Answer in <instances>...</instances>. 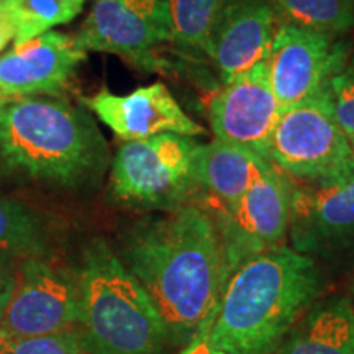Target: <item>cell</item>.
Segmentation results:
<instances>
[{
    "instance_id": "30bf717a",
    "label": "cell",
    "mask_w": 354,
    "mask_h": 354,
    "mask_svg": "<svg viewBox=\"0 0 354 354\" xmlns=\"http://www.w3.org/2000/svg\"><path fill=\"white\" fill-rule=\"evenodd\" d=\"M346 64V48L335 35L282 25L274 35L266 66L272 92L282 109L317 95Z\"/></svg>"
},
{
    "instance_id": "8fae6325",
    "label": "cell",
    "mask_w": 354,
    "mask_h": 354,
    "mask_svg": "<svg viewBox=\"0 0 354 354\" xmlns=\"http://www.w3.org/2000/svg\"><path fill=\"white\" fill-rule=\"evenodd\" d=\"M74 39L84 51L149 63L153 48L171 39L167 0H95Z\"/></svg>"
},
{
    "instance_id": "5b68a950",
    "label": "cell",
    "mask_w": 354,
    "mask_h": 354,
    "mask_svg": "<svg viewBox=\"0 0 354 354\" xmlns=\"http://www.w3.org/2000/svg\"><path fill=\"white\" fill-rule=\"evenodd\" d=\"M190 136L162 133L127 141L113 158L110 185L120 202L171 209L184 202L197 184Z\"/></svg>"
},
{
    "instance_id": "4fadbf2b",
    "label": "cell",
    "mask_w": 354,
    "mask_h": 354,
    "mask_svg": "<svg viewBox=\"0 0 354 354\" xmlns=\"http://www.w3.org/2000/svg\"><path fill=\"white\" fill-rule=\"evenodd\" d=\"M276 15L269 0H227L203 51L223 84L268 59Z\"/></svg>"
},
{
    "instance_id": "d4e9b609",
    "label": "cell",
    "mask_w": 354,
    "mask_h": 354,
    "mask_svg": "<svg viewBox=\"0 0 354 354\" xmlns=\"http://www.w3.org/2000/svg\"><path fill=\"white\" fill-rule=\"evenodd\" d=\"M13 261H15L13 256L0 251V310L7 302L8 295L12 292L13 281H15L17 266L13 264Z\"/></svg>"
},
{
    "instance_id": "2e32d148",
    "label": "cell",
    "mask_w": 354,
    "mask_h": 354,
    "mask_svg": "<svg viewBox=\"0 0 354 354\" xmlns=\"http://www.w3.org/2000/svg\"><path fill=\"white\" fill-rule=\"evenodd\" d=\"M268 166V159L251 149L221 140L194 149L197 184L209 190L223 209H232Z\"/></svg>"
},
{
    "instance_id": "7c38bea8",
    "label": "cell",
    "mask_w": 354,
    "mask_h": 354,
    "mask_svg": "<svg viewBox=\"0 0 354 354\" xmlns=\"http://www.w3.org/2000/svg\"><path fill=\"white\" fill-rule=\"evenodd\" d=\"M282 112L284 109L269 82L266 61L225 84L209 105L216 140L243 146L264 159Z\"/></svg>"
},
{
    "instance_id": "603a6c76",
    "label": "cell",
    "mask_w": 354,
    "mask_h": 354,
    "mask_svg": "<svg viewBox=\"0 0 354 354\" xmlns=\"http://www.w3.org/2000/svg\"><path fill=\"white\" fill-rule=\"evenodd\" d=\"M331 113L346 136L354 135V61L344 64L325 86Z\"/></svg>"
},
{
    "instance_id": "7a4b0ae2",
    "label": "cell",
    "mask_w": 354,
    "mask_h": 354,
    "mask_svg": "<svg viewBox=\"0 0 354 354\" xmlns=\"http://www.w3.org/2000/svg\"><path fill=\"white\" fill-rule=\"evenodd\" d=\"M312 256L274 246L230 272L209 322L212 343L228 354H272L318 299Z\"/></svg>"
},
{
    "instance_id": "ac0fdd59",
    "label": "cell",
    "mask_w": 354,
    "mask_h": 354,
    "mask_svg": "<svg viewBox=\"0 0 354 354\" xmlns=\"http://www.w3.org/2000/svg\"><path fill=\"white\" fill-rule=\"evenodd\" d=\"M286 24L338 35L354 25V0H269Z\"/></svg>"
},
{
    "instance_id": "5bb4252c",
    "label": "cell",
    "mask_w": 354,
    "mask_h": 354,
    "mask_svg": "<svg viewBox=\"0 0 354 354\" xmlns=\"http://www.w3.org/2000/svg\"><path fill=\"white\" fill-rule=\"evenodd\" d=\"M82 102L123 141L151 138L162 133L183 136L203 133L162 82L138 87L127 95H115L104 88Z\"/></svg>"
},
{
    "instance_id": "52a82bcc",
    "label": "cell",
    "mask_w": 354,
    "mask_h": 354,
    "mask_svg": "<svg viewBox=\"0 0 354 354\" xmlns=\"http://www.w3.org/2000/svg\"><path fill=\"white\" fill-rule=\"evenodd\" d=\"M292 183L271 162L232 209L220 207L215 221L227 276L251 256L277 246L289 232Z\"/></svg>"
},
{
    "instance_id": "6da1fadb",
    "label": "cell",
    "mask_w": 354,
    "mask_h": 354,
    "mask_svg": "<svg viewBox=\"0 0 354 354\" xmlns=\"http://www.w3.org/2000/svg\"><path fill=\"white\" fill-rule=\"evenodd\" d=\"M127 268L153 300L172 343L185 344L210 320L227 282L215 221L192 205L136 230Z\"/></svg>"
},
{
    "instance_id": "44dd1931",
    "label": "cell",
    "mask_w": 354,
    "mask_h": 354,
    "mask_svg": "<svg viewBox=\"0 0 354 354\" xmlns=\"http://www.w3.org/2000/svg\"><path fill=\"white\" fill-rule=\"evenodd\" d=\"M86 0H20L15 7V43L28 41L56 25L68 24L79 15Z\"/></svg>"
},
{
    "instance_id": "4316f807",
    "label": "cell",
    "mask_w": 354,
    "mask_h": 354,
    "mask_svg": "<svg viewBox=\"0 0 354 354\" xmlns=\"http://www.w3.org/2000/svg\"><path fill=\"white\" fill-rule=\"evenodd\" d=\"M20 0H0V7H15Z\"/></svg>"
},
{
    "instance_id": "ba28073f",
    "label": "cell",
    "mask_w": 354,
    "mask_h": 354,
    "mask_svg": "<svg viewBox=\"0 0 354 354\" xmlns=\"http://www.w3.org/2000/svg\"><path fill=\"white\" fill-rule=\"evenodd\" d=\"M292 184L289 232L294 250L331 253L354 241V159Z\"/></svg>"
},
{
    "instance_id": "ffe728a7",
    "label": "cell",
    "mask_w": 354,
    "mask_h": 354,
    "mask_svg": "<svg viewBox=\"0 0 354 354\" xmlns=\"http://www.w3.org/2000/svg\"><path fill=\"white\" fill-rule=\"evenodd\" d=\"M225 3L227 0H167L172 41L189 50L205 51Z\"/></svg>"
},
{
    "instance_id": "9c48e42d",
    "label": "cell",
    "mask_w": 354,
    "mask_h": 354,
    "mask_svg": "<svg viewBox=\"0 0 354 354\" xmlns=\"http://www.w3.org/2000/svg\"><path fill=\"white\" fill-rule=\"evenodd\" d=\"M77 286L41 258L17 266L15 281L0 310V335L41 336L73 330L77 323Z\"/></svg>"
},
{
    "instance_id": "f1b7e54d",
    "label": "cell",
    "mask_w": 354,
    "mask_h": 354,
    "mask_svg": "<svg viewBox=\"0 0 354 354\" xmlns=\"http://www.w3.org/2000/svg\"><path fill=\"white\" fill-rule=\"evenodd\" d=\"M348 140H349V145H351V149H353V154H354V135L348 136Z\"/></svg>"
},
{
    "instance_id": "e0dca14e",
    "label": "cell",
    "mask_w": 354,
    "mask_h": 354,
    "mask_svg": "<svg viewBox=\"0 0 354 354\" xmlns=\"http://www.w3.org/2000/svg\"><path fill=\"white\" fill-rule=\"evenodd\" d=\"M279 354H354V304L333 297L308 308L281 343Z\"/></svg>"
},
{
    "instance_id": "7402d4cb",
    "label": "cell",
    "mask_w": 354,
    "mask_h": 354,
    "mask_svg": "<svg viewBox=\"0 0 354 354\" xmlns=\"http://www.w3.org/2000/svg\"><path fill=\"white\" fill-rule=\"evenodd\" d=\"M0 354H88L81 331L66 330L41 336L0 335Z\"/></svg>"
},
{
    "instance_id": "3957f363",
    "label": "cell",
    "mask_w": 354,
    "mask_h": 354,
    "mask_svg": "<svg viewBox=\"0 0 354 354\" xmlns=\"http://www.w3.org/2000/svg\"><path fill=\"white\" fill-rule=\"evenodd\" d=\"M107 146L84 110L43 97L0 107V165L30 179L74 187L97 177Z\"/></svg>"
},
{
    "instance_id": "cb8c5ba5",
    "label": "cell",
    "mask_w": 354,
    "mask_h": 354,
    "mask_svg": "<svg viewBox=\"0 0 354 354\" xmlns=\"http://www.w3.org/2000/svg\"><path fill=\"white\" fill-rule=\"evenodd\" d=\"M209 322L210 320L203 323L201 330L184 344L183 351L179 354H228L227 351H223V349H220L218 346H215V344L212 343L209 335Z\"/></svg>"
},
{
    "instance_id": "277c9868",
    "label": "cell",
    "mask_w": 354,
    "mask_h": 354,
    "mask_svg": "<svg viewBox=\"0 0 354 354\" xmlns=\"http://www.w3.org/2000/svg\"><path fill=\"white\" fill-rule=\"evenodd\" d=\"M82 342L88 354H165V320L125 263L102 240L86 248L77 277Z\"/></svg>"
},
{
    "instance_id": "d6986e66",
    "label": "cell",
    "mask_w": 354,
    "mask_h": 354,
    "mask_svg": "<svg viewBox=\"0 0 354 354\" xmlns=\"http://www.w3.org/2000/svg\"><path fill=\"white\" fill-rule=\"evenodd\" d=\"M0 251L13 258H43L46 238L30 210L0 196Z\"/></svg>"
},
{
    "instance_id": "484cf974",
    "label": "cell",
    "mask_w": 354,
    "mask_h": 354,
    "mask_svg": "<svg viewBox=\"0 0 354 354\" xmlns=\"http://www.w3.org/2000/svg\"><path fill=\"white\" fill-rule=\"evenodd\" d=\"M17 13L13 7H0V51L7 48V44L17 35Z\"/></svg>"
},
{
    "instance_id": "8992f818",
    "label": "cell",
    "mask_w": 354,
    "mask_h": 354,
    "mask_svg": "<svg viewBox=\"0 0 354 354\" xmlns=\"http://www.w3.org/2000/svg\"><path fill=\"white\" fill-rule=\"evenodd\" d=\"M266 159L297 179H313L354 159L348 136L331 113L325 88L282 112Z\"/></svg>"
},
{
    "instance_id": "9a60e30c",
    "label": "cell",
    "mask_w": 354,
    "mask_h": 354,
    "mask_svg": "<svg viewBox=\"0 0 354 354\" xmlns=\"http://www.w3.org/2000/svg\"><path fill=\"white\" fill-rule=\"evenodd\" d=\"M86 59L76 39L44 32L0 56V92L13 97L59 94Z\"/></svg>"
},
{
    "instance_id": "83f0119b",
    "label": "cell",
    "mask_w": 354,
    "mask_h": 354,
    "mask_svg": "<svg viewBox=\"0 0 354 354\" xmlns=\"http://www.w3.org/2000/svg\"><path fill=\"white\" fill-rule=\"evenodd\" d=\"M8 100H10V95H6V94H2V92H0V107H2L3 104H7Z\"/></svg>"
}]
</instances>
